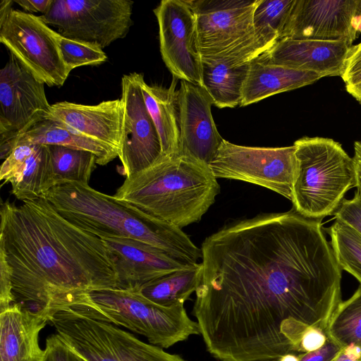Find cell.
I'll list each match as a JSON object with an SVG mask.
<instances>
[{
    "label": "cell",
    "mask_w": 361,
    "mask_h": 361,
    "mask_svg": "<svg viewBox=\"0 0 361 361\" xmlns=\"http://www.w3.org/2000/svg\"><path fill=\"white\" fill-rule=\"evenodd\" d=\"M193 314L220 361L300 354L310 327L326 333L341 271L321 219L293 209L224 226L203 242Z\"/></svg>",
    "instance_id": "6da1fadb"
},
{
    "label": "cell",
    "mask_w": 361,
    "mask_h": 361,
    "mask_svg": "<svg viewBox=\"0 0 361 361\" xmlns=\"http://www.w3.org/2000/svg\"><path fill=\"white\" fill-rule=\"evenodd\" d=\"M0 254L11 268L15 302L49 322L82 294L117 288L104 240L71 224L44 197L1 203Z\"/></svg>",
    "instance_id": "7a4b0ae2"
},
{
    "label": "cell",
    "mask_w": 361,
    "mask_h": 361,
    "mask_svg": "<svg viewBox=\"0 0 361 361\" xmlns=\"http://www.w3.org/2000/svg\"><path fill=\"white\" fill-rule=\"evenodd\" d=\"M44 197L74 226L100 238H131L166 252L188 265L197 264L202 250L181 228L92 188L89 184L62 182Z\"/></svg>",
    "instance_id": "3957f363"
},
{
    "label": "cell",
    "mask_w": 361,
    "mask_h": 361,
    "mask_svg": "<svg viewBox=\"0 0 361 361\" xmlns=\"http://www.w3.org/2000/svg\"><path fill=\"white\" fill-rule=\"evenodd\" d=\"M219 190L209 165L176 154L126 177L114 197L182 228L202 219Z\"/></svg>",
    "instance_id": "277c9868"
},
{
    "label": "cell",
    "mask_w": 361,
    "mask_h": 361,
    "mask_svg": "<svg viewBox=\"0 0 361 361\" xmlns=\"http://www.w3.org/2000/svg\"><path fill=\"white\" fill-rule=\"evenodd\" d=\"M62 310L126 327L164 348L200 334L197 322L187 314L184 304L162 306L139 290H94L77 297Z\"/></svg>",
    "instance_id": "5b68a950"
},
{
    "label": "cell",
    "mask_w": 361,
    "mask_h": 361,
    "mask_svg": "<svg viewBox=\"0 0 361 361\" xmlns=\"http://www.w3.org/2000/svg\"><path fill=\"white\" fill-rule=\"evenodd\" d=\"M296 169L293 209L310 219L333 215L345 193L356 187L353 157L331 138L303 137L295 141Z\"/></svg>",
    "instance_id": "8992f818"
},
{
    "label": "cell",
    "mask_w": 361,
    "mask_h": 361,
    "mask_svg": "<svg viewBox=\"0 0 361 361\" xmlns=\"http://www.w3.org/2000/svg\"><path fill=\"white\" fill-rule=\"evenodd\" d=\"M259 0H188L195 16L202 59L235 65L250 63L267 51L253 25Z\"/></svg>",
    "instance_id": "52a82bcc"
},
{
    "label": "cell",
    "mask_w": 361,
    "mask_h": 361,
    "mask_svg": "<svg viewBox=\"0 0 361 361\" xmlns=\"http://www.w3.org/2000/svg\"><path fill=\"white\" fill-rule=\"evenodd\" d=\"M49 322L68 345L87 361H186L159 346L139 340L111 323L68 310L56 312Z\"/></svg>",
    "instance_id": "ba28073f"
},
{
    "label": "cell",
    "mask_w": 361,
    "mask_h": 361,
    "mask_svg": "<svg viewBox=\"0 0 361 361\" xmlns=\"http://www.w3.org/2000/svg\"><path fill=\"white\" fill-rule=\"evenodd\" d=\"M61 35L40 16L11 9L0 18V42L38 80L61 87L71 71L60 49Z\"/></svg>",
    "instance_id": "9c48e42d"
},
{
    "label": "cell",
    "mask_w": 361,
    "mask_h": 361,
    "mask_svg": "<svg viewBox=\"0 0 361 361\" xmlns=\"http://www.w3.org/2000/svg\"><path fill=\"white\" fill-rule=\"evenodd\" d=\"M133 5L130 0H53L39 16L61 36L104 49L129 32Z\"/></svg>",
    "instance_id": "30bf717a"
},
{
    "label": "cell",
    "mask_w": 361,
    "mask_h": 361,
    "mask_svg": "<svg viewBox=\"0 0 361 361\" xmlns=\"http://www.w3.org/2000/svg\"><path fill=\"white\" fill-rule=\"evenodd\" d=\"M209 166L216 178L248 182L292 200L296 169L294 145L247 147L224 139Z\"/></svg>",
    "instance_id": "8fae6325"
},
{
    "label": "cell",
    "mask_w": 361,
    "mask_h": 361,
    "mask_svg": "<svg viewBox=\"0 0 361 361\" xmlns=\"http://www.w3.org/2000/svg\"><path fill=\"white\" fill-rule=\"evenodd\" d=\"M161 58L173 77L202 86L195 13L188 0H163L154 9Z\"/></svg>",
    "instance_id": "7c38bea8"
},
{
    "label": "cell",
    "mask_w": 361,
    "mask_h": 361,
    "mask_svg": "<svg viewBox=\"0 0 361 361\" xmlns=\"http://www.w3.org/2000/svg\"><path fill=\"white\" fill-rule=\"evenodd\" d=\"M44 85L11 54L0 71V144L48 118L51 105Z\"/></svg>",
    "instance_id": "4fadbf2b"
},
{
    "label": "cell",
    "mask_w": 361,
    "mask_h": 361,
    "mask_svg": "<svg viewBox=\"0 0 361 361\" xmlns=\"http://www.w3.org/2000/svg\"><path fill=\"white\" fill-rule=\"evenodd\" d=\"M360 33L361 0H295L280 39L343 41L352 47Z\"/></svg>",
    "instance_id": "5bb4252c"
},
{
    "label": "cell",
    "mask_w": 361,
    "mask_h": 361,
    "mask_svg": "<svg viewBox=\"0 0 361 361\" xmlns=\"http://www.w3.org/2000/svg\"><path fill=\"white\" fill-rule=\"evenodd\" d=\"M140 75L130 73L121 79L123 119L118 158L126 177L151 167L165 157L158 132L145 104Z\"/></svg>",
    "instance_id": "9a60e30c"
},
{
    "label": "cell",
    "mask_w": 361,
    "mask_h": 361,
    "mask_svg": "<svg viewBox=\"0 0 361 361\" xmlns=\"http://www.w3.org/2000/svg\"><path fill=\"white\" fill-rule=\"evenodd\" d=\"M213 100L204 87L180 80L178 90L179 147L178 155L207 165L215 157L224 138L212 114Z\"/></svg>",
    "instance_id": "2e32d148"
},
{
    "label": "cell",
    "mask_w": 361,
    "mask_h": 361,
    "mask_svg": "<svg viewBox=\"0 0 361 361\" xmlns=\"http://www.w3.org/2000/svg\"><path fill=\"white\" fill-rule=\"evenodd\" d=\"M102 239L112 255L116 266V289L138 290L151 281L192 266L183 264L157 247L137 240Z\"/></svg>",
    "instance_id": "e0dca14e"
},
{
    "label": "cell",
    "mask_w": 361,
    "mask_h": 361,
    "mask_svg": "<svg viewBox=\"0 0 361 361\" xmlns=\"http://www.w3.org/2000/svg\"><path fill=\"white\" fill-rule=\"evenodd\" d=\"M48 118L113 149L119 157L123 119L121 99L104 101L94 105L66 101L56 102L51 104Z\"/></svg>",
    "instance_id": "ac0fdd59"
},
{
    "label": "cell",
    "mask_w": 361,
    "mask_h": 361,
    "mask_svg": "<svg viewBox=\"0 0 361 361\" xmlns=\"http://www.w3.org/2000/svg\"><path fill=\"white\" fill-rule=\"evenodd\" d=\"M350 47L343 41L284 38L260 56L270 63L310 71L322 78L341 77Z\"/></svg>",
    "instance_id": "d6986e66"
},
{
    "label": "cell",
    "mask_w": 361,
    "mask_h": 361,
    "mask_svg": "<svg viewBox=\"0 0 361 361\" xmlns=\"http://www.w3.org/2000/svg\"><path fill=\"white\" fill-rule=\"evenodd\" d=\"M49 323L45 317L13 303L0 311V361H44L40 331Z\"/></svg>",
    "instance_id": "ffe728a7"
},
{
    "label": "cell",
    "mask_w": 361,
    "mask_h": 361,
    "mask_svg": "<svg viewBox=\"0 0 361 361\" xmlns=\"http://www.w3.org/2000/svg\"><path fill=\"white\" fill-rule=\"evenodd\" d=\"M322 78L312 72L270 63L260 56L250 63L240 106L311 85Z\"/></svg>",
    "instance_id": "44dd1931"
},
{
    "label": "cell",
    "mask_w": 361,
    "mask_h": 361,
    "mask_svg": "<svg viewBox=\"0 0 361 361\" xmlns=\"http://www.w3.org/2000/svg\"><path fill=\"white\" fill-rule=\"evenodd\" d=\"M33 144L58 145L88 151L97 158V164L104 166L118 157L113 149L72 130L63 124L50 119H43L15 139L0 144L1 159H6L19 145Z\"/></svg>",
    "instance_id": "7402d4cb"
},
{
    "label": "cell",
    "mask_w": 361,
    "mask_h": 361,
    "mask_svg": "<svg viewBox=\"0 0 361 361\" xmlns=\"http://www.w3.org/2000/svg\"><path fill=\"white\" fill-rule=\"evenodd\" d=\"M178 79L173 77L169 87L148 85L141 73L140 85L146 108L158 132L164 157L178 154L179 122Z\"/></svg>",
    "instance_id": "603a6c76"
},
{
    "label": "cell",
    "mask_w": 361,
    "mask_h": 361,
    "mask_svg": "<svg viewBox=\"0 0 361 361\" xmlns=\"http://www.w3.org/2000/svg\"><path fill=\"white\" fill-rule=\"evenodd\" d=\"M250 63L235 65L223 60L202 58V87L220 108L240 106Z\"/></svg>",
    "instance_id": "cb8c5ba5"
},
{
    "label": "cell",
    "mask_w": 361,
    "mask_h": 361,
    "mask_svg": "<svg viewBox=\"0 0 361 361\" xmlns=\"http://www.w3.org/2000/svg\"><path fill=\"white\" fill-rule=\"evenodd\" d=\"M10 183L12 195L19 200L42 197L54 185L49 147L35 145L33 152Z\"/></svg>",
    "instance_id": "d4e9b609"
},
{
    "label": "cell",
    "mask_w": 361,
    "mask_h": 361,
    "mask_svg": "<svg viewBox=\"0 0 361 361\" xmlns=\"http://www.w3.org/2000/svg\"><path fill=\"white\" fill-rule=\"evenodd\" d=\"M202 263L176 271L151 281L138 290L145 298L162 305L184 304L198 286Z\"/></svg>",
    "instance_id": "484cf974"
},
{
    "label": "cell",
    "mask_w": 361,
    "mask_h": 361,
    "mask_svg": "<svg viewBox=\"0 0 361 361\" xmlns=\"http://www.w3.org/2000/svg\"><path fill=\"white\" fill-rule=\"evenodd\" d=\"M49 147L54 185L62 182L89 184L96 169L97 158L93 153L58 145Z\"/></svg>",
    "instance_id": "4316f807"
},
{
    "label": "cell",
    "mask_w": 361,
    "mask_h": 361,
    "mask_svg": "<svg viewBox=\"0 0 361 361\" xmlns=\"http://www.w3.org/2000/svg\"><path fill=\"white\" fill-rule=\"evenodd\" d=\"M326 334L341 348L349 345L361 348V285L350 298L338 304Z\"/></svg>",
    "instance_id": "83f0119b"
},
{
    "label": "cell",
    "mask_w": 361,
    "mask_h": 361,
    "mask_svg": "<svg viewBox=\"0 0 361 361\" xmlns=\"http://www.w3.org/2000/svg\"><path fill=\"white\" fill-rule=\"evenodd\" d=\"M295 0H259L253 13L255 33L267 49L280 39Z\"/></svg>",
    "instance_id": "f1b7e54d"
},
{
    "label": "cell",
    "mask_w": 361,
    "mask_h": 361,
    "mask_svg": "<svg viewBox=\"0 0 361 361\" xmlns=\"http://www.w3.org/2000/svg\"><path fill=\"white\" fill-rule=\"evenodd\" d=\"M326 232L341 269L353 275L361 285V234L338 219Z\"/></svg>",
    "instance_id": "f546056e"
},
{
    "label": "cell",
    "mask_w": 361,
    "mask_h": 361,
    "mask_svg": "<svg viewBox=\"0 0 361 361\" xmlns=\"http://www.w3.org/2000/svg\"><path fill=\"white\" fill-rule=\"evenodd\" d=\"M60 49L68 70L89 65H99L106 61L107 56L99 46L61 35Z\"/></svg>",
    "instance_id": "4dcf8cb0"
},
{
    "label": "cell",
    "mask_w": 361,
    "mask_h": 361,
    "mask_svg": "<svg viewBox=\"0 0 361 361\" xmlns=\"http://www.w3.org/2000/svg\"><path fill=\"white\" fill-rule=\"evenodd\" d=\"M35 147L33 144H23L13 148L10 154L5 159L0 169V180L10 183L16 173L32 154Z\"/></svg>",
    "instance_id": "1f68e13d"
},
{
    "label": "cell",
    "mask_w": 361,
    "mask_h": 361,
    "mask_svg": "<svg viewBox=\"0 0 361 361\" xmlns=\"http://www.w3.org/2000/svg\"><path fill=\"white\" fill-rule=\"evenodd\" d=\"M44 350V361H87L57 333L47 337Z\"/></svg>",
    "instance_id": "d6a6232c"
},
{
    "label": "cell",
    "mask_w": 361,
    "mask_h": 361,
    "mask_svg": "<svg viewBox=\"0 0 361 361\" xmlns=\"http://www.w3.org/2000/svg\"><path fill=\"white\" fill-rule=\"evenodd\" d=\"M334 215L361 234V191L357 190L352 199H344Z\"/></svg>",
    "instance_id": "836d02e7"
},
{
    "label": "cell",
    "mask_w": 361,
    "mask_h": 361,
    "mask_svg": "<svg viewBox=\"0 0 361 361\" xmlns=\"http://www.w3.org/2000/svg\"><path fill=\"white\" fill-rule=\"evenodd\" d=\"M0 311L15 302L11 271L5 257L0 254Z\"/></svg>",
    "instance_id": "e575fe53"
},
{
    "label": "cell",
    "mask_w": 361,
    "mask_h": 361,
    "mask_svg": "<svg viewBox=\"0 0 361 361\" xmlns=\"http://www.w3.org/2000/svg\"><path fill=\"white\" fill-rule=\"evenodd\" d=\"M342 348L331 338L319 349L299 354L300 361H333Z\"/></svg>",
    "instance_id": "d590c367"
},
{
    "label": "cell",
    "mask_w": 361,
    "mask_h": 361,
    "mask_svg": "<svg viewBox=\"0 0 361 361\" xmlns=\"http://www.w3.org/2000/svg\"><path fill=\"white\" fill-rule=\"evenodd\" d=\"M328 338L327 334L324 330L316 327L308 328L300 341V353L319 349L326 343Z\"/></svg>",
    "instance_id": "8d00e7d4"
},
{
    "label": "cell",
    "mask_w": 361,
    "mask_h": 361,
    "mask_svg": "<svg viewBox=\"0 0 361 361\" xmlns=\"http://www.w3.org/2000/svg\"><path fill=\"white\" fill-rule=\"evenodd\" d=\"M360 70H361V42L350 47L341 78L343 79Z\"/></svg>",
    "instance_id": "74e56055"
},
{
    "label": "cell",
    "mask_w": 361,
    "mask_h": 361,
    "mask_svg": "<svg viewBox=\"0 0 361 361\" xmlns=\"http://www.w3.org/2000/svg\"><path fill=\"white\" fill-rule=\"evenodd\" d=\"M13 2L30 13H42L44 15L49 10L53 0H13Z\"/></svg>",
    "instance_id": "f35d334b"
},
{
    "label": "cell",
    "mask_w": 361,
    "mask_h": 361,
    "mask_svg": "<svg viewBox=\"0 0 361 361\" xmlns=\"http://www.w3.org/2000/svg\"><path fill=\"white\" fill-rule=\"evenodd\" d=\"M347 92L361 104V70L343 79Z\"/></svg>",
    "instance_id": "ab89813d"
},
{
    "label": "cell",
    "mask_w": 361,
    "mask_h": 361,
    "mask_svg": "<svg viewBox=\"0 0 361 361\" xmlns=\"http://www.w3.org/2000/svg\"><path fill=\"white\" fill-rule=\"evenodd\" d=\"M353 161L356 172V188L361 191V142H354Z\"/></svg>",
    "instance_id": "60d3db41"
},
{
    "label": "cell",
    "mask_w": 361,
    "mask_h": 361,
    "mask_svg": "<svg viewBox=\"0 0 361 361\" xmlns=\"http://www.w3.org/2000/svg\"><path fill=\"white\" fill-rule=\"evenodd\" d=\"M279 361H300L299 354L288 353L278 358Z\"/></svg>",
    "instance_id": "b9f144b4"
},
{
    "label": "cell",
    "mask_w": 361,
    "mask_h": 361,
    "mask_svg": "<svg viewBox=\"0 0 361 361\" xmlns=\"http://www.w3.org/2000/svg\"><path fill=\"white\" fill-rule=\"evenodd\" d=\"M333 361H361L360 360H356L352 357H350L347 356L345 354H344L342 351L337 355V356L334 358Z\"/></svg>",
    "instance_id": "7bdbcfd3"
},
{
    "label": "cell",
    "mask_w": 361,
    "mask_h": 361,
    "mask_svg": "<svg viewBox=\"0 0 361 361\" xmlns=\"http://www.w3.org/2000/svg\"><path fill=\"white\" fill-rule=\"evenodd\" d=\"M258 361H279V360L277 358V359H274V360H258Z\"/></svg>",
    "instance_id": "ee69618b"
}]
</instances>
